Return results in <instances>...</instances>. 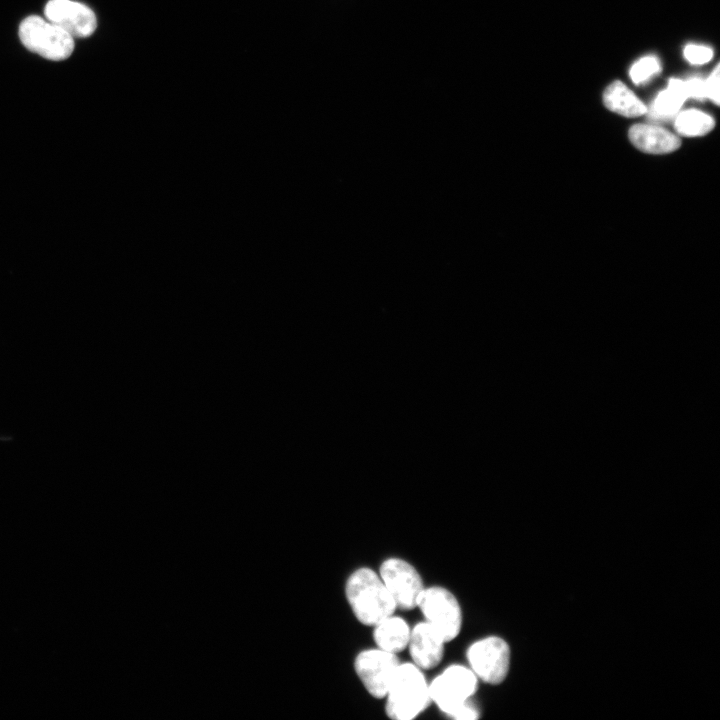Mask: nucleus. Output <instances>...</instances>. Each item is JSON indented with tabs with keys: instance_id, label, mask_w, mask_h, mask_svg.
Wrapping results in <instances>:
<instances>
[{
	"instance_id": "nucleus-13",
	"label": "nucleus",
	"mask_w": 720,
	"mask_h": 720,
	"mask_svg": "<svg viewBox=\"0 0 720 720\" xmlns=\"http://www.w3.org/2000/svg\"><path fill=\"white\" fill-rule=\"evenodd\" d=\"M603 103L610 111L625 117H638L647 112L644 103L619 80L605 89Z\"/></svg>"
},
{
	"instance_id": "nucleus-4",
	"label": "nucleus",
	"mask_w": 720,
	"mask_h": 720,
	"mask_svg": "<svg viewBox=\"0 0 720 720\" xmlns=\"http://www.w3.org/2000/svg\"><path fill=\"white\" fill-rule=\"evenodd\" d=\"M19 38L30 51L52 61L67 59L74 50V38L48 20L32 15L19 26Z\"/></svg>"
},
{
	"instance_id": "nucleus-3",
	"label": "nucleus",
	"mask_w": 720,
	"mask_h": 720,
	"mask_svg": "<svg viewBox=\"0 0 720 720\" xmlns=\"http://www.w3.org/2000/svg\"><path fill=\"white\" fill-rule=\"evenodd\" d=\"M385 711L394 720H411L432 702L429 684L414 663H400L386 693Z\"/></svg>"
},
{
	"instance_id": "nucleus-5",
	"label": "nucleus",
	"mask_w": 720,
	"mask_h": 720,
	"mask_svg": "<svg viewBox=\"0 0 720 720\" xmlns=\"http://www.w3.org/2000/svg\"><path fill=\"white\" fill-rule=\"evenodd\" d=\"M425 621L431 625L445 642L455 639L462 626V612L456 597L440 586L424 588L418 605Z\"/></svg>"
},
{
	"instance_id": "nucleus-1",
	"label": "nucleus",
	"mask_w": 720,
	"mask_h": 720,
	"mask_svg": "<svg viewBox=\"0 0 720 720\" xmlns=\"http://www.w3.org/2000/svg\"><path fill=\"white\" fill-rule=\"evenodd\" d=\"M477 686L478 678L470 668L453 664L429 684L431 701L453 719L475 720L480 717V711L471 697Z\"/></svg>"
},
{
	"instance_id": "nucleus-19",
	"label": "nucleus",
	"mask_w": 720,
	"mask_h": 720,
	"mask_svg": "<svg viewBox=\"0 0 720 720\" xmlns=\"http://www.w3.org/2000/svg\"><path fill=\"white\" fill-rule=\"evenodd\" d=\"M719 65H716L711 75L705 80L706 95L707 98L719 104V82H720V69Z\"/></svg>"
},
{
	"instance_id": "nucleus-8",
	"label": "nucleus",
	"mask_w": 720,
	"mask_h": 720,
	"mask_svg": "<svg viewBox=\"0 0 720 720\" xmlns=\"http://www.w3.org/2000/svg\"><path fill=\"white\" fill-rule=\"evenodd\" d=\"M399 664L397 654L376 648L361 651L355 658L354 669L370 695L382 699Z\"/></svg>"
},
{
	"instance_id": "nucleus-14",
	"label": "nucleus",
	"mask_w": 720,
	"mask_h": 720,
	"mask_svg": "<svg viewBox=\"0 0 720 720\" xmlns=\"http://www.w3.org/2000/svg\"><path fill=\"white\" fill-rule=\"evenodd\" d=\"M687 99L684 81L671 78L665 90L653 102L651 115L655 119H669L678 113Z\"/></svg>"
},
{
	"instance_id": "nucleus-16",
	"label": "nucleus",
	"mask_w": 720,
	"mask_h": 720,
	"mask_svg": "<svg viewBox=\"0 0 720 720\" xmlns=\"http://www.w3.org/2000/svg\"><path fill=\"white\" fill-rule=\"evenodd\" d=\"M660 70V63L656 57H643L631 67L630 78L636 85H639L659 73Z\"/></svg>"
},
{
	"instance_id": "nucleus-7",
	"label": "nucleus",
	"mask_w": 720,
	"mask_h": 720,
	"mask_svg": "<svg viewBox=\"0 0 720 720\" xmlns=\"http://www.w3.org/2000/svg\"><path fill=\"white\" fill-rule=\"evenodd\" d=\"M379 576L397 608L412 610L417 607L425 587L414 566L403 559L391 557L381 563Z\"/></svg>"
},
{
	"instance_id": "nucleus-12",
	"label": "nucleus",
	"mask_w": 720,
	"mask_h": 720,
	"mask_svg": "<svg viewBox=\"0 0 720 720\" xmlns=\"http://www.w3.org/2000/svg\"><path fill=\"white\" fill-rule=\"evenodd\" d=\"M374 627L373 638L378 648L397 654L408 646L411 629L401 617L391 615Z\"/></svg>"
},
{
	"instance_id": "nucleus-18",
	"label": "nucleus",
	"mask_w": 720,
	"mask_h": 720,
	"mask_svg": "<svg viewBox=\"0 0 720 720\" xmlns=\"http://www.w3.org/2000/svg\"><path fill=\"white\" fill-rule=\"evenodd\" d=\"M684 87L687 98L704 99L707 98L705 80L699 77H693L684 81Z\"/></svg>"
},
{
	"instance_id": "nucleus-17",
	"label": "nucleus",
	"mask_w": 720,
	"mask_h": 720,
	"mask_svg": "<svg viewBox=\"0 0 720 720\" xmlns=\"http://www.w3.org/2000/svg\"><path fill=\"white\" fill-rule=\"evenodd\" d=\"M684 56L691 64L701 65L712 59L713 51L706 46L689 44L684 49Z\"/></svg>"
},
{
	"instance_id": "nucleus-15",
	"label": "nucleus",
	"mask_w": 720,
	"mask_h": 720,
	"mask_svg": "<svg viewBox=\"0 0 720 720\" xmlns=\"http://www.w3.org/2000/svg\"><path fill=\"white\" fill-rule=\"evenodd\" d=\"M714 119L699 110L689 109L677 114L674 122L677 132L684 136H702L714 127Z\"/></svg>"
},
{
	"instance_id": "nucleus-6",
	"label": "nucleus",
	"mask_w": 720,
	"mask_h": 720,
	"mask_svg": "<svg viewBox=\"0 0 720 720\" xmlns=\"http://www.w3.org/2000/svg\"><path fill=\"white\" fill-rule=\"evenodd\" d=\"M470 669L484 683L498 685L509 671L510 648L505 640L488 636L472 643L466 652Z\"/></svg>"
},
{
	"instance_id": "nucleus-10",
	"label": "nucleus",
	"mask_w": 720,
	"mask_h": 720,
	"mask_svg": "<svg viewBox=\"0 0 720 720\" xmlns=\"http://www.w3.org/2000/svg\"><path fill=\"white\" fill-rule=\"evenodd\" d=\"M446 642L426 621L417 623L410 632L408 648L415 665L432 669L442 660Z\"/></svg>"
},
{
	"instance_id": "nucleus-2",
	"label": "nucleus",
	"mask_w": 720,
	"mask_h": 720,
	"mask_svg": "<svg viewBox=\"0 0 720 720\" xmlns=\"http://www.w3.org/2000/svg\"><path fill=\"white\" fill-rule=\"evenodd\" d=\"M345 594L357 620L367 626H375L397 608L379 574L368 567L350 574Z\"/></svg>"
},
{
	"instance_id": "nucleus-9",
	"label": "nucleus",
	"mask_w": 720,
	"mask_h": 720,
	"mask_svg": "<svg viewBox=\"0 0 720 720\" xmlns=\"http://www.w3.org/2000/svg\"><path fill=\"white\" fill-rule=\"evenodd\" d=\"M45 19L73 38H87L97 27L96 15L88 6L73 0H49Z\"/></svg>"
},
{
	"instance_id": "nucleus-11",
	"label": "nucleus",
	"mask_w": 720,
	"mask_h": 720,
	"mask_svg": "<svg viewBox=\"0 0 720 720\" xmlns=\"http://www.w3.org/2000/svg\"><path fill=\"white\" fill-rule=\"evenodd\" d=\"M632 144L639 150L653 154H664L678 149L680 139L671 132L654 125L636 124L629 130Z\"/></svg>"
}]
</instances>
